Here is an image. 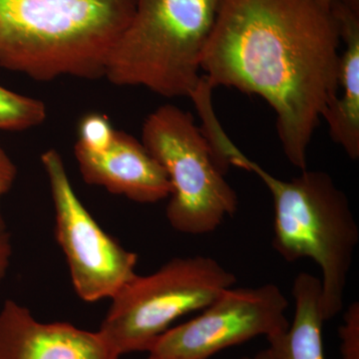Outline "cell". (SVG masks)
I'll use <instances>...</instances> for the list:
<instances>
[{
	"instance_id": "obj_6",
	"label": "cell",
	"mask_w": 359,
	"mask_h": 359,
	"mask_svg": "<svg viewBox=\"0 0 359 359\" xmlns=\"http://www.w3.org/2000/svg\"><path fill=\"white\" fill-rule=\"evenodd\" d=\"M236 283L211 257H174L151 275H137L110 299L99 332L119 356L148 353L174 321L207 308Z\"/></svg>"
},
{
	"instance_id": "obj_16",
	"label": "cell",
	"mask_w": 359,
	"mask_h": 359,
	"mask_svg": "<svg viewBox=\"0 0 359 359\" xmlns=\"http://www.w3.org/2000/svg\"><path fill=\"white\" fill-rule=\"evenodd\" d=\"M13 255V238L0 204V285L8 273Z\"/></svg>"
},
{
	"instance_id": "obj_2",
	"label": "cell",
	"mask_w": 359,
	"mask_h": 359,
	"mask_svg": "<svg viewBox=\"0 0 359 359\" xmlns=\"http://www.w3.org/2000/svg\"><path fill=\"white\" fill-rule=\"evenodd\" d=\"M136 0H0V67L34 80L104 77Z\"/></svg>"
},
{
	"instance_id": "obj_15",
	"label": "cell",
	"mask_w": 359,
	"mask_h": 359,
	"mask_svg": "<svg viewBox=\"0 0 359 359\" xmlns=\"http://www.w3.org/2000/svg\"><path fill=\"white\" fill-rule=\"evenodd\" d=\"M341 359H359V304L353 302L339 328Z\"/></svg>"
},
{
	"instance_id": "obj_19",
	"label": "cell",
	"mask_w": 359,
	"mask_h": 359,
	"mask_svg": "<svg viewBox=\"0 0 359 359\" xmlns=\"http://www.w3.org/2000/svg\"><path fill=\"white\" fill-rule=\"evenodd\" d=\"M318 1L320 2L321 6L330 9V6H332V1H334V0H318Z\"/></svg>"
},
{
	"instance_id": "obj_4",
	"label": "cell",
	"mask_w": 359,
	"mask_h": 359,
	"mask_svg": "<svg viewBox=\"0 0 359 359\" xmlns=\"http://www.w3.org/2000/svg\"><path fill=\"white\" fill-rule=\"evenodd\" d=\"M219 6V0H136L104 76L166 98L190 97L202 79L201 62Z\"/></svg>"
},
{
	"instance_id": "obj_17",
	"label": "cell",
	"mask_w": 359,
	"mask_h": 359,
	"mask_svg": "<svg viewBox=\"0 0 359 359\" xmlns=\"http://www.w3.org/2000/svg\"><path fill=\"white\" fill-rule=\"evenodd\" d=\"M18 177V168L0 145V199L11 190Z\"/></svg>"
},
{
	"instance_id": "obj_11",
	"label": "cell",
	"mask_w": 359,
	"mask_h": 359,
	"mask_svg": "<svg viewBox=\"0 0 359 359\" xmlns=\"http://www.w3.org/2000/svg\"><path fill=\"white\" fill-rule=\"evenodd\" d=\"M330 11L344 48L339 56V91L323 113L330 135L351 160L359 158V0H334Z\"/></svg>"
},
{
	"instance_id": "obj_12",
	"label": "cell",
	"mask_w": 359,
	"mask_h": 359,
	"mask_svg": "<svg viewBox=\"0 0 359 359\" xmlns=\"http://www.w3.org/2000/svg\"><path fill=\"white\" fill-rule=\"evenodd\" d=\"M292 295L294 320L285 332L268 339L269 351L275 359H325L320 278L299 273L294 278Z\"/></svg>"
},
{
	"instance_id": "obj_3",
	"label": "cell",
	"mask_w": 359,
	"mask_h": 359,
	"mask_svg": "<svg viewBox=\"0 0 359 359\" xmlns=\"http://www.w3.org/2000/svg\"><path fill=\"white\" fill-rule=\"evenodd\" d=\"M219 154L229 166L256 174L273 196V247L290 263L313 259L321 271V306L325 321L344 309V292L359 229L346 194L334 179L320 171H302L283 181L248 158L224 135Z\"/></svg>"
},
{
	"instance_id": "obj_1",
	"label": "cell",
	"mask_w": 359,
	"mask_h": 359,
	"mask_svg": "<svg viewBox=\"0 0 359 359\" xmlns=\"http://www.w3.org/2000/svg\"><path fill=\"white\" fill-rule=\"evenodd\" d=\"M339 25L318 0H219L201 70L212 88L262 97L285 157L304 171L314 131L339 91Z\"/></svg>"
},
{
	"instance_id": "obj_18",
	"label": "cell",
	"mask_w": 359,
	"mask_h": 359,
	"mask_svg": "<svg viewBox=\"0 0 359 359\" xmlns=\"http://www.w3.org/2000/svg\"><path fill=\"white\" fill-rule=\"evenodd\" d=\"M242 359H275L273 358V354L271 351L268 348L263 349V351H259L252 356H245Z\"/></svg>"
},
{
	"instance_id": "obj_14",
	"label": "cell",
	"mask_w": 359,
	"mask_h": 359,
	"mask_svg": "<svg viewBox=\"0 0 359 359\" xmlns=\"http://www.w3.org/2000/svg\"><path fill=\"white\" fill-rule=\"evenodd\" d=\"M115 129L106 116L88 114L78 126L77 145L92 151L102 150L112 140Z\"/></svg>"
},
{
	"instance_id": "obj_9",
	"label": "cell",
	"mask_w": 359,
	"mask_h": 359,
	"mask_svg": "<svg viewBox=\"0 0 359 359\" xmlns=\"http://www.w3.org/2000/svg\"><path fill=\"white\" fill-rule=\"evenodd\" d=\"M99 330L62 321L42 323L20 302L0 309V359H120Z\"/></svg>"
},
{
	"instance_id": "obj_5",
	"label": "cell",
	"mask_w": 359,
	"mask_h": 359,
	"mask_svg": "<svg viewBox=\"0 0 359 359\" xmlns=\"http://www.w3.org/2000/svg\"><path fill=\"white\" fill-rule=\"evenodd\" d=\"M142 143L171 185L166 217L174 230L193 236L212 233L237 212V193L191 113L161 106L145 120Z\"/></svg>"
},
{
	"instance_id": "obj_13",
	"label": "cell",
	"mask_w": 359,
	"mask_h": 359,
	"mask_svg": "<svg viewBox=\"0 0 359 359\" xmlns=\"http://www.w3.org/2000/svg\"><path fill=\"white\" fill-rule=\"evenodd\" d=\"M46 107L39 99L4 88L0 85V131H25L46 119Z\"/></svg>"
},
{
	"instance_id": "obj_10",
	"label": "cell",
	"mask_w": 359,
	"mask_h": 359,
	"mask_svg": "<svg viewBox=\"0 0 359 359\" xmlns=\"http://www.w3.org/2000/svg\"><path fill=\"white\" fill-rule=\"evenodd\" d=\"M74 155L82 178L89 185L124 196L141 204L168 199L171 185L159 163L142 141L115 130L102 150L92 151L75 144Z\"/></svg>"
},
{
	"instance_id": "obj_20",
	"label": "cell",
	"mask_w": 359,
	"mask_h": 359,
	"mask_svg": "<svg viewBox=\"0 0 359 359\" xmlns=\"http://www.w3.org/2000/svg\"><path fill=\"white\" fill-rule=\"evenodd\" d=\"M147 359H160V358H153V356L149 355Z\"/></svg>"
},
{
	"instance_id": "obj_7",
	"label": "cell",
	"mask_w": 359,
	"mask_h": 359,
	"mask_svg": "<svg viewBox=\"0 0 359 359\" xmlns=\"http://www.w3.org/2000/svg\"><path fill=\"white\" fill-rule=\"evenodd\" d=\"M55 218V237L65 254L75 292L82 301L112 299L136 278L138 256L97 223L78 197L58 151L41 156Z\"/></svg>"
},
{
	"instance_id": "obj_8",
	"label": "cell",
	"mask_w": 359,
	"mask_h": 359,
	"mask_svg": "<svg viewBox=\"0 0 359 359\" xmlns=\"http://www.w3.org/2000/svg\"><path fill=\"white\" fill-rule=\"evenodd\" d=\"M289 301L278 285L224 290L193 320L171 327L149 355L160 359H208L257 337L266 339L289 327Z\"/></svg>"
}]
</instances>
